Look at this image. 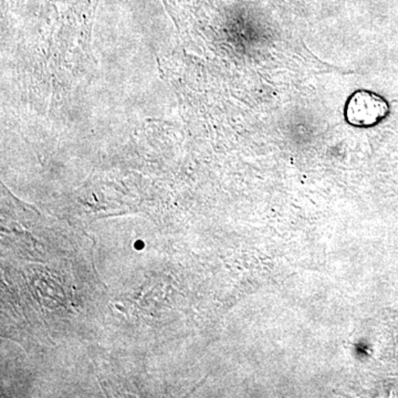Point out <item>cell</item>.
Masks as SVG:
<instances>
[{"instance_id": "6da1fadb", "label": "cell", "mask_w": 398, "mask_h": 398, "mask_svg": "<svg viewBox=\"0 0 398 398\" xmlns=\"http://www.w3.org/2000/svg\"><path fill=\"white\" fill-rule=\"evenodd\" d=\"M388 113V103L369 91H358L346 104V119L354 126H371Z\"/></svg>"}]
</instances>
